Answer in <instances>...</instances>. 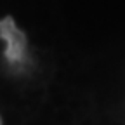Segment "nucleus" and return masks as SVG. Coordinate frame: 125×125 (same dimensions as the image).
<instances>
[{
	"instance_id": "1",
	"label": "nucleus",
	"mask_w": 125,
	"mask_h": 125,
	"mask_svg": "<svg viewBox=\"0 0 125 125\" xmlns=\"http://www.w3.org/2000/svg\"><path fill=\"white\" fill-rule=\"evenodd\" d=\"M0 38L7 42L5 57L10 62H19L24 57L26 51V35L16 26L10 16L0 19Z\"/></svg>"
},
{
	"instance_id": "2",
	"label": "nucleus",
	"mask_w": 125,
	"mask_h": 125,
	"mask_svg": "<svg viewBox=\"0 0 125 125\" xmlns=\"http://www.w3.org/2000/svg\"><path fill=\"white\" fill-rule=\"evenodd\" d=\"M0 125H2V123H0Z\"/></svg>"
}]
</instances>
